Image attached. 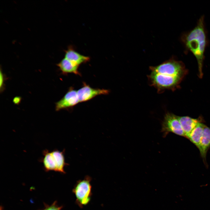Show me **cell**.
Instances as JSON below:
<instances>
[{
    "label": "cell",
    "instance_id": "obj_12",
    "mask_svg": "<svg viewBox=\"0 0 210 210\" xmlns=\"http://www.w3.org/2000/svg\"><path fill=\"white\" fill-rule=\"evenodd\" d=\"M206 125L199 122L192 130L187 138L198 148L200 144L203 130Z\"/></svg>",
    "mask_w": 210,
    "mask_h": 210
},
{
    "label": "cell",
    "instance_id": "obj_2",
    "mask_svg": "<svg viewBox=\"0 0 210 210\" xmlns=\"http://www.w3.org/2000/svg\"><path fill=\"white\" fill-rule=\"evenodd\" d=\"M204 20V17L201 16L196 27L184 34L181 38L186 48L193 54L197 59L200 77L203 75V64L207 43Z\"/></svg>",
    "mask_w": 210,
    "mask_h": 210
},
{
    "label": "cell",
    "instance_id": "obj_7",
    "mask_svg": "<svg viewBox=\"0 0 210 210\" xmlns=\"http://www.w3.org/2000/svg\"><path fill=\"white\" fill-rule=\"evenodd\" d=\"M79 102L77 91L71 87L63 97L55 104V110L68 109L72 108Z\"/></svg>",
    "mask_w": 210,
    "mask_h": 210
},
{
    "label": "cell",
    "instance_id": "obj_3",
    "mask_svg": "<svg viewBox=\"0 0 210 210\" xmlns=\"http://www.w3.org/2000/svg\"><path fill=\"white\" fill-rule=\"evenodd\" d=\"M64 150L60 151L57 149L50 151L45 149L43 151V157L40 161L43 163L45 170L53 171L65 173L64 167L67 165L65 162Z\"/></svg>",
    "mask_w": 210,
    "mask_h": 210
},
{
    "label": "cell",
    "instance_id": "obj_4",
    "mask_svg": "<svg viewBox=\"0 0 210 210\" xmlns=\"http://www.w3.org/2000/svg\"><path fill=\"white\" fill-rule=\"evenodd\" d=\"M91 178L89 176L78 181L73 191L76 196V201L79 206L87 205L90 201L91 196Z\"/></svg>",
    "mask_w": 210,
    "mask_h": 210
},
{
    "label": "cell",
    "instance_id": "obj_11",
    "mask_svg": "<svg viewBox=\"0 0 210 210\" xmlns=\"http://www.w3.org/2000/svg\"><path fill=\"white\" fill-rule=\"evenodd\" d=\"M57 65L63 74L73 73L80 75L78 71L79 66L64 57Z\"/></svg>",
    "mask_w": 210,
    "mask_h": 210
},
{
    "label": "cell",
    "instance_id": "obj_14",
    "mask_svg": "<svg viewBox=\"0 0 210 210\" xmlns=\"http://www.w3.org/2000/svg\"><path fill=\"white\" fill-rule=\"evenodd\" d=\"M4 76L3 73L1 72V70L0 71V89L1 90H3V88L4 87Z\"/></svg>",
    "mask_w": 210,
    "mask_h": 210
},
{
    "label": "cell",
    "instance_id": "obj_15",
    "mask_svg": "<svg viewBox=\"0 0 210 210\" xmlns=\"http://www.w3.org/2000/svg\"><path fill=\"white\" fill-rule=\"evenodd\" d=\"M21 101V98L20 97H16L13 100V103L16 104H18Z\"/></svg>",
    "mask_w": 210,
    "mask_h": 210
},
{
    "label": "cell",
    "instance_id": "obj_1",
    "mask_svg": "<svg viewBox=\"0 0 210 210\" xmlns=\"http://www.w3.org/2000/svg\"><path fill=\"white\" fill-rule=\"evenodd\" d=\"M149 69L150 73L147 76L149 84L160 93L177 86L184 75L185 68L181 62L172 57L158 66H150Z\"/></svg>",
    "mask_w": 210,
    "mask_h": 210
},
{
    "label": "cell",
    "instance_id": "obj_5",
    "mask_svg": "<svg viewBox=\"0 0 210 210\" xmlns=\"http://www.w3.org/2000/svg\"><path fill=\"white\" fill-rule=\"evenodd\" d=\"M161 125V132L164 137L171 132L186 138L177 116L169 112L167 113L164 115Z\"/></svg>",
    "mask_w": 210,
    "mask_h": 210
},
{
    "label": "cell",
    "instance_id": "obj_10",
    "mask_svg": "<svg viewBox=\"0 0 210 210\" xmlns=\"http://www.w3.org/2000/svg\"><path fill=\"white\" fill-rule=\"evenodd\" d=\"M178 119L185 134L186 138L188 136L200 121L198 119L188 116H178Z\"/></svg>",
    "mask_w": 210,
    "mask_h": 210
},
{
    "label": "cell",
    "instance_id": "obj_6",
    "mask_svg": "<svg viewBox=\"0 0 210 210\" xmlns=\"http://www.w3.org/2000/svg\"><path fill=\"white\" fill-rule=\"evenodd\" d=\"M109 93L108 90L94 88L83 83V86L77 91L79 102L89 101L95 97L101 95H107Z\"/></svg>",
    "mask_w": 210,
    "mask_h": 210
},
{
    "label": "cell",
    "instance_id": "obj_9",
    "mask_svg": "<svg viewBox=\"0 0 210 210\" xmlns=\"http://www.w3.org/2000/svg\"><path fill=\"white\" fill-rule=\"evenodd\" d=\"M210 148V127L205 126L198 149L204 162L206 163L207 152Z\"/></svg>",
    "mask_w": 210,
    "mask_h": 210
},
{
    "label": "cell",
    "instance_id": "obj_8",
    "mask_svg": "<svg viewBox=\"0 0 210 210\" xmlns=\"http://www.w3.org/2000/svg\"><path fill=\"white\" fill-rule=\"evenodd\" d=\"M64 58L79 66L89 62L90 59L89 57L80 54L70 46L65 51Z\"/></svg>",
    "mask_w": 210,
    "mask_h": 210
},
{
    "label": "cell",
    "instance_id": "obj_13",
    "mask_svg": "<svg viewBox=\"0 0 210 210\" xmlns=\"http://www.w3.org/2000/svg\"><path fill=\"white\" fill-rule=\"evenodd\" d=\"M61 208V207L55 204H53L43 210H60Z\"/></svg>",
    "mask_w": 210,
    "mask_h": 210
}]
</instances>
